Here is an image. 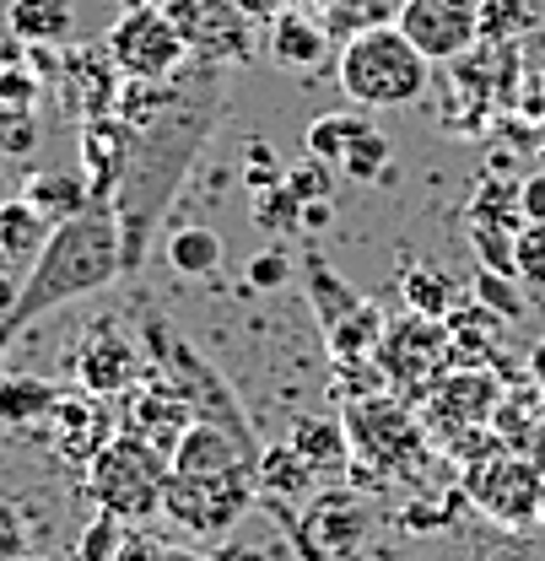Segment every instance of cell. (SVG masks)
<instances>
[{"instance_id": "8d00e7d4", "label": "cell", "mask_w": 545, "mask_h": 561, "mask_svg": "<svg viewBox=\"0 0 545 561\" xmlns=\"http://www.w3.org/2000/svg\"><path fill=\"white\" fill-rule=\"evenodd\" d=\"M330 221H336V201H308L297 210V232H330Z\"/></svg>"}, {"instance_id": "d4e9b609", "label": "cell", "mask_w": 545, "mask_h": 561, "mask_svg": "<svg viewBox=\"0 0 545 561\" xmlns=\"http://www.w3.org/2000/svg\"><path fill=\"white\" fill-rule=\"evenodd\" d=\"M249 210H254L249 221H254L260 232H271V238H286V232H297V210H303V206H297V195H292V190H286V184L275 179V184H260V190H254Z\"/></svg>"}, {"instance_id": "5bb4252c", "label": "cell", "mask_w": 545, "mask_h": 561, "mask_svg": "<svg viewBox=\"0 0 545 561\" xmlns=\"http://www.w3.org/2000/svg\"><path fill=\"white\" fill-rule=\"evenodd\" d=\"M271 60L281 70H292V76H314V70L330 60V38L303 11H281L271 22Z\"/></svg>"}, {"instance_id": "4fadbf2b", "label": "cell", "mask_w": 545, "mask_h": 561, "mask_svg": "<svg viewBox=\"0 0 545 561\" xmlns=\"http://www.w3.org/2000/svg\"><path fill=\"white\" fill-rule=\"evenodd\" d=\"M303 291H308V302H314V319H319V330H325V335H330L336 324H345V319H351V313L367 302V297H362L351 280L336 276V265H330L319 249H308V254H303Z\"/></svg>"}, {"instance_id": "277c9868", "label": "cell", "mask_w": 545, "mask_h": 561, "mask_svg": "<svg viewBox=\"0 0 545 561\" xmlns=\"http://www.w3.org/2000/svg\"><path fill=\"white\" fill-rule=\"evenodd\" d=\"M254 502L271 507L275 518L292 529V546H297L303 561H356V551L367 546V529H373L367 502L345 486L314 491L297 513L286 502H265V496H254Z\"/></svg>"}, {"instance_id": "4316f807", "label": "cell", "mask_w": 545, "mask_h": 561, "mask_svg": "<svg viewBox=\"0 0 545 561\" xmlns=\"http://www.w3.org/2000/svg\"><path fill=\"white\" fill-rule=\"evenodd\" d=\"M535 11L524 0H480V38L486 44H508L513 33H530Z\"/></svg>"}, {"instance_id": "ab89813d", "label": "cell", "mask_w": 545, "mask_h": 561, "mask_svg": "<svg viewBox=\"0 0 545 561\" xmlns=\"http://www.w3.org/2000/svg\"><path fill=\"white\" fill-rule=\"evenodd\" d=\"M162 561H211V557L190 551V546H168V551H162Z\"/></svg>"}, {"instance_id": "1f68e13d", "label": "cell", "mask_w": 545, "mask_h": 561, "mask_svg": "<svg viewBox=\"0 0 545 561\" xmlns=\"http://www.w3.org/2000/svg\"><path fill=\"white\" fill-rule=\"evenodd\" d=\"M120 535H125V524L103 513V518H92V529H81V551H76V557L81 561H114Z\"/></svg>"}, {"instance_id": "8992f818", "label": "cell", "mask_w": 545, "mask_h": 561, "mask_svg": "<svg viewBox=\"0 0 545 561\" xmlns=\"http://www.w3.org/2000/svg\"><path fill=\"white\" fill-rule=\"evenodd\" d=\"M184 55H190V44H184L179 22L168 16V5H151V0L125 5L120 22L109 27V60L125 81L157 87V81L184 70Z\"/></svg>"}, {"instance_id": "52a82bcc", "label": "cell", "mask_w": 545, "mask_h": 561, "mask_svg": "<svg viewBox=\"0 0 545 561\" xmlns=\"http://www.w3.org/2000/svg\"><path fill=\"white\" fill-rule=\"evenodd\" d=\"M70 367V383L81 389V394H92V400H120V394H130L140 378H146V346H140L136 330H125L120 319H92L81 335H76V346L66 356Z\"/></svg>"}, {"instance_id": "5b68a950", "label": "cell", "mask_w": 545, "mask_h": 561, "mask_svg": "<svg viewBox=\"0 0 545 561\" xmlns=\"http://www.w3.org/2000/svg\"><path fill=\"white\" fill-rule=\"evenodd\" d=\"M254 470H227V476H184L168 470L162 486V518H173L195 540H227L249 507H254Z\"/></svg>"}, {"instance_id": "7c38bea8", "label": "cell", "mask_w": 545, "mask_h": 561, "mask_svg": "<svg viewBox=\"0 0 545 561\" xmlns=\"http://www.w3.org/2000/svg\"><path fill=\"white\" fill-rule=\"evenodd\" d=\"M497 405V383L486 373H443L427 383V416H443L454 426H470Z\"/></svg>"}, {"instance_id": "30bf717a", "label": "cell", "mask_w": 545, "mask_h": 561, "mask_svg": "<svg viewBox=\"0 0 545 561\" xmlns=\"http://www.w3.org/2000/svg\"><path fill=\"white\" fill-rule=\"evenodd\" d=\"M33 437H38V443H49V454H55L60 465L87 470V465H92V454H98L114 432H109V411H103V400H92V394L70 389V394H60V405L49 411V421H44Z\"/></svg>"}, {"instance_id": "e0dca14e", "label": "cell", "mask_w": 545, "mask_h": 561, "mask_svg": "<svg viewBox=\"0 0 545 561\" xmlns=\"http://www.w3.org/2000/svg\"><path fill=\"white\" fill-rule=\"evenodd\" d=\"M222 260H227V243H222V232L216 227H205V221H184V227H173L168 232V243H162V265L173 271V276H190V280H205L222 271Z\"/></svg>"}, {"instance_id": "2e32d148", "label": "cell", "mask_w": 545, "mask_h": 561, "mask_svg": "<svg viewBox=\"0 0 545 561\" xmlns=\"http://www.w3.org/2000/svg\"><path fill=\"white\" fill-rule=\"evenodd\" d=\"M60 383H49V378H38V373H5L0 378V426H11V432H38L49 411L60 405Z\"/></svg>"}, {"instance_id": "7402d4cb", "label": "cell", "mask_w": 545, "mask_h": 561, "mask_svg": "<svg viewBox=\"0 0 545 561\" xmlns=\"http://www.w3.org/2000/svg\"><path fill=\"white\" fill-rule=\"evenodd\" d=\"M351 184H389L395 179V146L389 136H378V130H362V136L345 146V157L336 162Z\"/></svg>"}, {"instance_id": "9a60e30c", "label": "cell", "mask_w": 545, "mask_h": 561, "mask_svg": "<svg viewBox=\"0 0 545 561\" xmlns=\"http://www.w3.org/2000/svg\"><path fill=\"white\" fill-rule=\"evenodd\" d=\"M22 201L38 210L49 227H60V221H70V216H81L98 195H92V184H87L76 168H44V173H27Z\"/></svg>"}, {"instance_id": "ffe728a7", "label": "cell", "mask_w": 545, "mask_h": 561, "mask_svg": "<svg viewBox=\"0 0 545 561\" xmlns=\"http://www.w3.org/2000/svg\"><path fill=\"white\" fill-rule=\"evenodd\" d=\"M308 486H314V470L297 459V448H292V443H271V448H260L254 491H260L265 502H303Z\"/></svg>"}, {"instance_id": "d6986e66", "label": "cell", "mask_w": 545, "mask_h": 561, "mask_svg": "<svg viewBox=\"0 0 545 561\" xmlns=\"http://www.w3.org/2000/svg\"><path fill=\"white\" fill-rule=\"evenodd\" d=\"M5 27L16 44H66L76 11H70V0H11Z\"/></svg>"}, {"instance_id": "d590c367", "label": "cell", "mask_w": 545, "mask_h": 561, "mask_svg": "<svg viewBox=\"0 0 545 561\" xmlns=\"http://www.w3.org/2000/svg\"><path fill=\"white\" fill-rule=\"evenodd\" d=\"M519 216L545 227V173H530V179L519 184Z\"/></svg>"}, {"instance_id": "cb8c5ba5", "label": "cell", "mask_w": 545, "mask_h": 561, "mask_svg": "<svg viewBox=\"0 0 545 561\" xmlns=\"http://www.w3.org/2000/svg\"><path fill=\"white\" fill-rule=\"evenodd\" d=\"M406 302L410 313H427V319H443L449 308H454V297H459V286L443 276V271H427V265H416V271H406Z\"/></svg>"}, {"instance_id": "836d02e7", "label": "cell", "mask_w": 545, "mask_h": 561, "mask_svg": "<svg viewBox=\"0 0 545 561\" xmlns=\"http://www.w3.org/2000/svg\"><path fill=\"white\" fill-rule=\"evenodd\" d=\"M162 551H168V540H162L157 529H146V524H125L114 561H162Z\"/></svg>"}, {"instance_id": "3957f363", "label": "cell", "mask_w": 545, "mask_h": 561, "mask_svg": "<svg viewBox=\"0 0 545 561\" xmlns=\"http://www.w3.org/2000/svg\"><path fill=\"white\" fill-rule=\"evenodd\" d=\"M168 448H157L151 437L140 432H114L92 465H87V496L98 513L120 518V524H146V518H162V486H168Z\"/></svg>"}, {"instance_id": "74e56055", "label": "cell", "mask_w": 545, "mask_h": 561, "mask_svg": "<svg viewBox=\"0 0 545 561\" xmlns=\"http://www.w3.org/2000/svg\"><path fill=\"white\" fill-rule=\"evenodd\" d=\"M211 561H271V557H265L260 546H249V540H222Z\"/></svg>"}, {"instance_id": "ba28073f", "label": "cell", "mask_w": 545, "mask_h": 561, "mask_svg": "<svg viewBox=\"0 0 545 561\" xmlns=\"http://www.w3.org/2000/svg\"><path fill=\"white\" fill-rule=\"evenodd\" d=\"M373 362H378L384 383H395V389H427L454 362L449 356V330L438 319H427V313H406V319L384 324V341L373 351Z\"/></svg>"}, {"instance_id": "6da1fadb", "label": "cell", "mask_w": 545, "mask_h": 561, "mask_svg": "<svg viewBox=\"0 0 545 561\" xmlns=\"http://www.w3.org/2000/svg\"><path fill=\"white\" fill-rule=\"evenodd\" d=\"M114 276H125V238H120V216L114 206L98 195L81 216L60 221L44 243V254L33 260V271L22 276V291L11 302V313L0 319V356L11 351V341L38 319V313H55L76 297H92L103 291Z\"/></svg>"}, {"instance_id": "e575fe53", "label": "cell", "mask_w": 545, "mask_h": 561, "mask_svg": "<svg viewBox=\"0 0 545 561\" xmlns=\"http://www.w3.org/2000/svg\"><path fill=\"white\" fill-rule=\"evenodd\" d=\"M38 103V81L27 76V66H0V108H33Z\"/></svg>"}, {"instance_id": "484cf974", "label": "cell", "mask_w": 545, "mask_h": 561, "mask_svg": "<svg viewBox=\"0 0 545 561\" xmlns=\"http://www.w3.org/2000/svg\"><path fill=\"white\" fill-rule=\"evenodd\" d=\"M281 184L297 195V206H308V201H336V190H341V168H330V162H319V157H303L297 168L281 173Z\"/></svg>"}, {"instance_id": "8fae6325", "label": "cell", "mask_w": 545, "mask_h": 561, "mask_svg": "<svg viewBox=\"0 0 545 561\" xmlns=\"http://www.w3.org/2000/svg\"><path fill=\"white\" fill-rule=\"evenodd\" d=\"M49 232H55V227L27 206L22 195H5V201H0V271H5V276H27L33 260L44 254Z\"/></svg>"}, {"instance_id": "f1b7e54d", "label": "cell", "mask_w": 545, "mask_h": 561, "mask_svg": "<svg viewBox=\"0 0 545 561\" xmlns=\"http://www.w3.org/2000/svg\"><path fill=\"white\" fill-rule=\"evenodd\" d=\"M33 551V524H27V507L0 496V561H16Z\"/></svg>"}, {"instance_id": "d6a6232c", "label": "cell", "mask_w": 545, "mask_h": 561, "mask_svg": "<svg viewBox=\"0 0 545 561\" xmlns=\"http://www.w3.org/2000/svg\"><path fill=\"white\" fill-rule=\"evenodd\" d=\"M476 297L497 313V319H519L524 313V302H519V291L508 286V276H497V271H480L476 276Z\"/></svg>"}, {"instance_id": "603a6c76", "label": "cell", "mask_w": 545, "mask_h": 561, "mask_svg": "<svg viewBox=\"0 0 545 561\" xmlns=\"http://www.w3.org/2000/svg\"><path fill=\"white\" fill-rule=\"evenodd\" d=\"M384 308L378 302H362L345 324H336L330 335H325V346L336 351V356H345V362H367L373 351H378V341H384Z\"/></svg>"}, {"instance_id": "f546056e", "label": "cell", "mask_w": 545, "mask_h": 561, "mask_svg": "<svg viewBox=\"0 0 545 561\" xmlns=\"http://www.w3.org/2000/svg\"><path fill=\"white\" fill-rule=\"evenodd\" d=\"M292 276H297V260H292L281 243L260 249V254L249 260V286H254V291H281Z\"/></svg>"}, {"instance_id": "83f0119b", "label": "cell", "mask_w": 545, "mask_h": 561, "mask_svg": "<svg viewBox=\"0 0 545 561\" xmlns=\"http://www.w3.org/2000/svg\"><path fill=\"white\" fill-rule=\"evenodd\" d=\"M38 119H33V108H0V157H33L38 151Z\"/></svg>"}, {"instance_id": "44dd1931", "label": "cell", "mask_w": 545, "mask_h": 561, "mask_svg": "<svg viewBox=\"0 0 545 561\" xmlns=\"http://www.w3.org/2000/svg\"><path fill=\"white\" fill-rule=\"evenodd\" d=\"M362 130H373V119L356 114V108H351V114H319V119L303 130V157H319V162L336 168L345 157V146L362 136Z\"/></svg>"}, {"instance_id": "7a4b0ae2", "label": "cell", "mask_w": 545, "mask_h": 561, "mask_svg": "<svg viewBox=\"0 0 545 561\" xmlns=\"http://www.w3.org/2000/svg\"><path fill=\"white\" fill-rule=\"evenodd\" d=\"M336 81L356 108H406L432 87V60L400 27L373 22L351 33L336 55Z\"/></svg>"}, {"instance_id": "4dcf8cb0", "label": "cell", "mask_w": 545, "mask_h": 561, "mask_svg": "<svg viewBox=\"0 0 545 561\" xmlns=\"http://www.w3.org/2000/svg\"><path fill=\"white\" fill-rule=\"evenodd\" d=\"M513 265H519V276H530L535 286H545V227L541 221H524V227L513 232Z\"/></svg>"}, {"instance_id": "f35d334b", "label": "cell", "mask_w": 545, "mask_h": 561, "mask_svg": "<svg viewBox=\"0 0 545 561\" xmlns=\"http://www.w3.org/2000/svg\"><path fill=\"white\" fill-rule=\"evenodd\" d=\"M16 291H22V280H16V276H5V271H0V319L11 313V302H16Z\"/></svg>"}, {"instance_id": "ac0fdd59", "label": "cell", "mask_w": 545, "mask_h": 561, "mask_svg": "<svg viewBox=\"0 0 545 561\" xmlns=\"http://www.w3.org/2000/svg\"><path fill=\"white\" fill-rule=\"evenodd\" d=\"M297 448V459L314 470V476H345L351 465V443H345V421H319V416H303L286 437Z\"/></svg>"}, {"instance_id": "9c48e42d", "label": "cell", "mask_w": 545, "mask_h": 561, "mask_svg": "<svg viewBox=\"0 0 545 561\" xmlns=\"http://www.w3.org/2000/svg\"><path fill=\"white\" fill-rule=\"evenodd\" d=\"M410 44L432 60L449 66L459 55H470L480 38V0H400V22Z\"/></svg>"}, {"instance_id": "60d3db41", "label": "cell", "mask_w": 545, "mask_h": 561, "mask_svg": "<svg viewBox=\"0 0 545 561\" xmlns=\"http://www.w3.org/2000/svg\"><path fill=\"white\" fill-rule=\"evenodd\" d=\"M16 561H60V557H49V551H27V557H16Z\"/></svg>"}]
</instances>
